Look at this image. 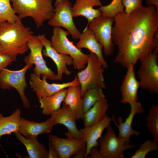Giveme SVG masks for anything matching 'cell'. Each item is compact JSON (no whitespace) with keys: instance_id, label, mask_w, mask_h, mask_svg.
Listing matches in <instances>:
<instances>
[{"instance_id":"1","label":"cell","mask_w":158,"mask_h":158,"mask_svg":"<svg viewBox=\"0 0 158 158\" xmlns=\"http://www.w3.org/2000/svg\"><path fill=\"white\" fill-rule=\"evenodd\" d=\"M112 37L118 48L115 63L128 68L145 59L158 49V11L153 6L139 8L114 17Z\"/></svg>"},{"instance_id":"2","label":"cell","mask_w":158,"mask_h":158,"mask_svg":"<svg viewBox=\"0 0 158 158\" xmlns=\"http://www.w3.org/2000/svg\"><path fill=\"white\" fill-rule=\"evenodd\" d=\"M21 20L18 16L13 23H0V44L2 52L16 58L18 55L28 51V42L33 35L30 28L25 26Z\"/></svg>"},{"instance_id":"3","label":"cell","mask_w":158,"mask_h":158,"mask_svg":"<svg viewBox=\"0 0 158 158\" xmlns=\"http://www.w3.org/2000/svg\"><path fill=\"white\" fill-rule=\"evenodd\" d=\"M15 13L21 19L33 18L37 29L54 14L52 0H10Z\"/></svg>"},{"instance_id":"4","label":"cell","mask_w":158,"mask_h":158,"mask_svg":"<svg viewBox=\"0 0 158 158\" xmlns=\"http://www.w3.org/2000/svg\"><path fill=\"white\" fill-rule=\"evenodd\" d=\"M68 31L60 27H54L50 41L53 48L58 52L67 55L72 59L73 68L81 70L87 62L88 54L83 52L68 38Z\"/></svg>"},{"instance_id":"5","label":"cell","mask_w":158,"mask_h":158,"mask_svg":"<svg viewBox=\"0 0 158 158\" xmlns=\"http://www.w3.org/2000/svg\"><path fill=\"white\" fill-rule=\"evenodd\" d=\"M86 67L77 73L82 97L87 90L94 87L106 88L103 75L104 68L97 56L90 52Z\"/></svg>"},{"instance_id":"6","label":"cell","mask_w":158,"mask_h":158,"mask_svg":"<svg viewBox=\"0 0 158 158\" xmlns=\"http://www.w3.org/2000/svg\"><path fill=\"white\" fill-rule=\"evenodd\" d=\"M32 65L26 64L19 70H12L6 68L0 71V88L3 90H9L14 88L18 92L24 107L28 109L30 107L29 100L25 94L27 86L25 74Z\"/></svg>"},{"instance_id":"7","label":"cell","mask_w":158,"mask_h":158,"mask_svg":"<svg viewBox=\"0 0 158 158\" xmlns=\"http://www.w3.org/2000/svg\"><path fill=\"white\" fill-rule=\"evenodd\" d=\"M158 49H155L141 61L137 72L140 87L150 93H158Z\"/></svg>"},{"instance_id":"8","label":"cell","mask_w":158,"mask_h":158,"mask_svg":"<svg viewBox=\"0 0 158 158\" xmlns=\"http://www.w3.org/2000/svg\"><path fill=\"white\" fill-rule=\"evenodd\" d=\"M28 46L30 52L24 59L25 63L34 64V73L39 77L42 75L51 80H57L56 74L48 68L43 58L42 49L44 46L37 36H33L28 41Z\"/></svg>"},{"instance_id":"9","label":"cell","mask_w":158,"mask_h":158,"mask_svg":"<svg viewBox=\"0 0 158 158\" xmlns=\"http://www.w3.org/2000/svg\"><path fill=\"white\" fill-rule=\"evenodd\" d=\"M106 133L99 140L98 151L101 158H123L125 150L134 148L136 145H130L125 140L117 137L110 125Z\"/></svg>"},{"instance_id":"10","label":"cell","mask_w":158,"mask_h":158,"mask_svg":"<svg viewBox=\"0 0 158 158\" xmlns=\"http://www.w3.org/2000/svg\"><path fill=\"white\" fill-rule=\"evenodd\" d=\"M114 18L101 16L94 19L87 24L97 41L102 45L105 55L108 56L113 53L114 44L112 37Z\"/></svg>"},{"instance_id":"11","label":"cell","mask_w":158,"mask_h":158,"mask_svg":"<svg viewBox=\"0 0 158 158\" xmlns=\"http://www.w3.org/2000/svg\"><path fill=\"white\" fill-rule=\"evenodd\" d=\"M54 14L48 21L51 26L65 28L75 40L79 39L81 34L75 26L73 19L72 6L69 0H62L54 6Z\"/></svg>"},{"instance_id":"12","label":"cell","mask_w":158,"mask_h":158,"mask_svg":"<svg viewBox=\"0 0 158 158\" xmlns=\"http://www.w3.org/2000/svg\"><path fill=\"white\" fill-rule=\"evenodd\" d=\"M47 79L43 76L41 79L34 72L30 74L29 83L39 100L51 96L63 89L79 85L76 75L72 81L62 83H49L47 82Z\"/></svg>"},{"instance_id":"13","label":"cell","mask_w":158,"mask_h":158,"mask_svg":"<svg viewBox=\"0 0 158 158\" xmlns=\"http://www.w3.org/2000/svg\"><path fill=\"white\" fill-rule=\"evenodd\" d=\"M42 42L44 49L43 55L45 57L51 58L55 64L57 69V80H61L63 74L70 75L71 72L67 66L73 65L72 59L69 56L57 52L52 47L50 41L47 39L43 34L37 36Z\"/></svg>"},{"instance_id":"14","label":"cell","mask_w":158,"mask_h":158,"mask_svg":"<svg viewBox=\"0 0 158 158\" xmlns=\"http://www.w3.org/2000/svg\"><path fill=\"white\" fill-rule=\"evenodd\" d=\"M66 136L63 139L55 135H48L49 142L56 150L59 158H70L86 146V143L83 139Z\"/></svg>"},{"instance_id":"15","label":"cell","mask_w":158,"mask_h":158,"mask_svg":"<svg viewBox=\"0 0 158 158\" xmlns=\"http://www.w3.org/2000/svg\"><path fill=\"white\" fill-rule=\"evenodd\" d=\"M111 120V118L106 115L103 119L95 124L79 130L82 139L86 143L85 158L87 157L92 148L99 146L97 141L101 138L104 130L110 125Z\"/></svg>"},{"instance_id":"16","label":"cell","mask_w":158,"mask_h":158,"mask_svg":"<svg viewBox=\"0 0 158 158\" xmlns=\"http://www.w3.org/2000/svg\"><path fill=\"white\" fill-rule=\"evenodd\" d=\"M51 116L50 118L54 126L58 124H62L67 128L68 131L65 133L66 136L82 139L79 130L77 127L75 115L66 105L63 104L61 108Z\"/></svg>"},{"instance_id":"17","label":"cell","mask_w":158,"mask_h":158,"mask_svg":"<svg viewBox=\"0 0 158 158\" xmlns=\"http://www.w3.org/2000/svg\"><path fill=\"white\" fill-rule=\"evenodd\" d=\"M129 104L130 106V112L124 122L121 117L118 118V124L116 122L114 115L111 118V120L114 122L118 129V136L124 139L128 143L130 141L131 136L135 135L138 136L140 133L132 128V123L135 116L137 114L142 113L145 111L140 102H137Z\"/></svg>"},{"instance_id":"18","label":"cell","mask_w":158,"mask_h":158,"mask_svg":"<svg viewBox=\"0 0 158 158\" xmlns=\"http://www.w3.org/2000/svg\"><path fill=\"white\" fill-rule=\"evenodd\" d=\"M134 66L131 65L127 68L121 86V102L123 104H130L137 102L138 91L140 87L139 82L135 76Z\"/></svg>"},{"instance_id":"19","label":"cell","mask_w":158,"mask_h":158,"mask_svg":"<svg viewBox=\"0 0 158 158\" xmlns=\"http://www.w3.org/2000/svg\"><path fill=\"white\" fill-rule=\"evenodd\" d=\"M78 39L79 41L75 44L77 48L80 50L83 48L88 49L97 56L104 68L108 67L103 55L102 45L97 41L93 32L87 25L81 33Z\"/></svg>"},{"instance_id":"20","label":"cell","mask_w":158,"mask_h":158,"mask_svg":"<svg viewBox=\"0 0 158 158\" xmlns=\"http://www.w3.org/2000/svg\"><path fill=\"white\" fill-rule=\"evenodd\" d=\"M53 127L50 118L43 122H37L21 117L18 132L26 138H37L40 135L50 133Z\"/></svg>"},{"instance_id":"21","label":"cell","mask_w":158,"mask_h":158,"mask_svg":"<svg viewBox=\"0 0 158 158\" xmlns=\"http://www.w3.org/2000/svg\"><path fill=\"white\" fill-rule=\"evenodd\" d=\"M102 5L100 0H76L72 6L73 17H84L87 20L88 24L95 18L102 15L99 9L94 8V7H100Z\"/></svg>"},{"instance_id":"22","label":"cell","mask_w":158,"mask_h":158,"mask_svg":"<svg viewBox=\"0 0 158 158\" xmlns=\"http://www.w3.org/2000/svg\"><path fill=\"white\" fill-rule=\"evenodd\" d=\"M67 88L63 104L73 111L77 120L82 118L84 112L80 86V85H73Z\"/></svg>"},{"instance_id":"23","label":"cell","mask_w":158,"mask_h":158,"mask_svg":"<svg viewBox=\"0 0 158 158\" xmlns=\"http://www.w3.org/2000/svg\"><path fill=\"white\" fill-rule=\"evenodd\" d=\"M108 107L109 104L106 98L96 102L84 113L82 118L84 127L92 126L102 120L106 116Z\"/></svg>"},{"instance_id":"24","label":"cell","mask_w":158,"mask_h":158,"mask_svg":"<svg viewBox=\"0 0 158 158\" xmlns=\"http://www.w3.org/2000/svg\"><path fill=\"white\" fill-rule=\"evenodd\" d=\"M17 139L25 146L30 158H47L48 151L37 138H26L18 131L14 133Z\"/></svg>"},{"instance_id":"25","label":"cell","mask_w":158,"mask_h":158,"mask_svg":"<svg viewBox=\"0 0 158 158\" xmlns=\"http://www.w3.org/2000/svg\"><path fill=\"white\" fill-rule=\"evenodd\" d=\"M67 88L62 89L51 96L39 100L43 114L51 115L61 108V104L67 93Z\"/></svg>"},{"instance_id":"26","label":"cell","mask_w":158,"mask_h":158,"mask_svg":"<svg viewBox=\"0 0 158 158\" xmlns=\"http://www.w3.org/2000/svg\"><path fill=\"white\" fill-rule=\"evenodd\" d=\"M21 114L20 110L18 108L11 115L7 117L4 116L0 113V139L3 135L18 131Z\"/></svg>"},{"instance_id":"27","label":"cell","mask_w":158,"mask_h":158,"mask_svg":"<svg viewBox=\"0 0 158 158\" xmlns=\"http://www.w3.org/2000/svg\"><path fill=\"white\" fill-rule=\"evenodd\" d=\"M105 98V95L102 88L97 87L87 90L82 96L83 112L89 109L97 102Z\"/></svg>"},{"instance_id":"28","label":"cell","mask_w":158,"mask_h":158,"mask_svg":"<svg viewBox=\"0 0 158 158\" xmlns=\"http://www.w3.org/2000/svg\"><path fill=\"white\" fill-rule=\"evenodd\" d=\"M146 125L153 138V140L158 141V106L153 105L146 118Z\"/></svg>"},{"instance_id":"29","label":"cell","mask_w":158,"mask_h":158,"mask_svg":"<svg viewBox=\"0 0 158 158\" xmlns=\"http://www.w3.org/2000/svg\"><path fill=\"white\" fill-rule=\"evenodd\" d=\"M18 17L11 5L10 0H0V23L7 22L13 23Z\"/></svg>"},{"instance_id":"30","label":"cell","mask_w":158,"mask_h":158,"mask_svg":"<svg viewBox=\"0 0 158 158\" xmlns=\"http://www.w3.org/2000/svg\"><path fill=\"white\" fill-rule=\"evenodd\" d=\"M122 0H112L108 5L102 6L99 9L102 15L105 17L114 18L117 15L124 11Z\"/></svg>"},{"instance_id":"31","label":"cell","mask_w":158,"mask_h":158,"mask_svg":"<svg viewBox=\"0 0 158 158\" xmlns=\"http://www.w3.org/2000/svg\"><path fill=\"white\" fill-rule=\"evenodd\" d=\"M158 149L157 142L147 140L140 145L139 149L136 150L131 158H145L149 152Z\"/></svg>"},{"instance_id":"32","label":"cell","mask_w":158,"mask_h":158,"mask_svg":"<svg viewBox=\"0 0 158 158\" xmlns=\"http://www.w3.org/2000/svg\"><path fill=\"white\" fill-rule=\"evenodd\" d=\"M125 8L124 12L129 14L135 10L142 7V0H122Z\"/></svg>"},{"instance_id":"33","label":"cell","mask_w":158,"mask_h":158,"mask_svg":"<svg viewBox=\"0 0 158 158\" xmlns=\"http://www.w3.org/2000/svg\"><path fill=\"white\" fill-rule=\"evenodd\" d=\"M16 60V57L3 52L0 53V71Z\"/></svg>"},{"instance_id":"34","label":"cell","mask_w":158,"mask_h":158,"mask_svg":"<svg viewBox=\"0 0 158 158\" xmlns=\"http://www.w3.org/2000/svg\"><path fill=\"white\" fill-rule=\"evenodd\" d=\"M49 150L48 151L47 158H59L56 150L49 142Z\"/></svg>"},{"instance_id":"35","label":"cell","mask_w":158,"mask_h":158,"mask_svg":"<svg viewBox=\"0 0 158 158\" xmlns=\"http://www.w3.org/2000/svg\"><path fill=\"white\" fill-rule=\"evenodd\" d=\"M89 154H90V155L87 157L88 158H101L97 147L92 148Z\"/></svg>"},{"instance_id":"36","label":"cell","mask_w":158,"mask_h":158,"mask_svg":"<svg viewBox=\"0 0 158 158\" xmlns=\"http://www.w3.org/2000/svg\"><path fill=\"white\" fill-rule=\"evenodd\" d=\"M86 152V147H84L79 150L75 154L74 158H85Z\"/></svg>"},{"instance_id":"37","label":"cell","mask_w":158,"mask_h":158,"mask_svg":"<svg viewBox=\"0 0 158 158\" xmlns=\"http://www.w3.org/2000/svg\"><path fill=\"white\" fill-rule=\"evenodd\" d=\"M148 6H154L157 10L158 11V0H145Z\"/></svg>"},{"instance_id":"38","label":"cell","mask_w":158,"mask_h":158,"mask_svg":"<svg viewBox=\"0 0 158 158\" xmlns=\"http://www.w3.org/2000/svg\"><path fill=\"white\" fill-rule=\"evenodd\" d=\"M62 0H56L55 2L54 3V6H55L59 3H60Z\"/></svg>"},{"instance_id":"39","label":"cell","mask_w":158,"mask_h":158,"mask_svg":"<svg viewBox=\"0 0 158 158\" xmlns=\"http://www.w3.org/2000/svg\"><path fill=\"white\" fill-rule=\"evenodd\" d=\"M3 51V49L2 48L1 46V45L0 44V53L2 52Z\"/></svg>"}]
</instances>
